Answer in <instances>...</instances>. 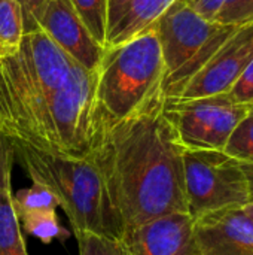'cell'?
Here are the masks:
<instances>
[{"mask_svg":"<svg viewBox=\"0 0 253 255\" xmlns=\"http://www.w3.org/2000/svg\"><path fill=\"white\" fill-rule=\"evenodd\" d=\"M95 84V72L75 63L40 28L24 33L18 52L0 60V133L43 152L91 157L110 121Z\"/></svg>","mask_w":253,"mask_h":255,"instance_id":"cell-1","label":"cell"},{"mask_svg":"<svg viewBox=\"0 0 253 255\" xmlns=\"http://www.w3.org/2000/svg\"><path fill=\"white\" fill-rule=\"evenodd\" d=\"M183 151L163 106L109 121L92 152L125 230L186 211Z\"/></svg>","mask_w":253,"mask_h":255,"instance_id":"cell-2","label":"cell"},{"mask_svg":"<svg viewBox=\"0 0 253 255\" xmlns=\"http://www.w3.org/2000/svg\"><path fill=\"white\" fill-rule=\"evenodd\" d=\"M10 142L15 160L27 176L58 197L75 236L95 235L121 242L125 227L92 157L67 158Z\"/></svg>","mask_w":253,"mask_h":255,"instance_id":"cell-3","label":"cell"},{"mask_svg":"<svg viewBox=\"0 0 253 255\" xmlns=\"http://www.w3.org/2000/svg\"><path fill=\"white\" fill-rule=\"evenodd\" d=\"M95 76L98 106L112 121L163 106L166 66L155 28L106 46Z\"/></svg>","mask_w":253,"mask_h":255,"instance_id":"cell-4","label":"cell"},{"mask_svg":"<svg viewBox=\"0 0 253 255\" xmlns=\"http://www.w3.org/2000/svg\"><path fill=\"white\" fill-rule=\"evenodd\" d=\"M239 25L209 21L183 0H176L154 25L166 66L164 100L177 97Z\"/></svg>","mask_w":253,"mask_h":255,"instance_id":"cell-5","label":"cell"},{"mask_svg":"<svg viewBox=\"0 0 253 255\" xmlns=\"http://www.w3.org/2000/svg\"><path fill=\"white\" fill-rule=\"evenodd\" d=\"M183 176L186 211L192 220L253 203V166L224 151L185 149Z\"/></svg>","mask_w":253,"mask_h":255,"instance_id":"cell-6","label":"cell"},{"mask_svg":"<svg viewBox=\"0 0 253 255\" xmlns=\"http://www.w3.org/2000/svg\"><path fill=\"white\" fill-rule=\"evenodd\" d=\"M252 105L237 103L227 94L198 99H166L163 114L185 149L224 151Z\"/></svg>","mask_w":253,"mask_h":255,"instance_id":"cell-7","label":"cell"},{"mask_svg":"<svg viewBox=\"0 0 253 255\" xmlns=\"http://www.w3.org/2000/svg\"><path fill=\"white\" fill-rule=\"evenodd\" d=\"M253 60V19L242 22L185 84L177 97L198 99L227 94Z\"/></svg>","mask_w":253,"mask_h":255,"instance_id":"cell-8","label":"cell"},{"mask_svg":"<svg viewBox=\"0 0 253 255\" xmlns=\"http://www.w3.org/2000/svg\"><path fill=\"white\" fill-rule=\"evenodd\" d=\"M125 255H198L194 220L188 212L154 218L124 232Z\"/></svg>","mask_w":253,"mask_h":255,"instance_id":"cell-9","label":"cell"},{"mask_svg":"<svg viewBox=\"0 0 253 255\" xmlns=\"http://www.w3.org/2000/svg\"><path fill=\"white\" fill-rule=\"evenodd\" d=\"M37 27L75 63L95 72L104 48L91 36L69 0H48Z\"/></svg>","mask_w":253,"mask_h":255,"instance_id":"cell-10","label":"cell"},{"mask_svg":"<svg viewBox=\"0 0 253 255\" xmlns=\"http://www.w3.org/2000/svg\"><path fill=\"white\" fill-rule=\"evenodd\" d=\"M198 255H253V221L245 208H225L194 220Z\"/></svg>","mask_w":253,"mask_h":255,"instance_id":"cell-11","label":"cell"},{"mask_svg":"<svg viewBox=\"0 0 253 255\" xmlns=\"http://www.w3.org/2000/svg\"><path fill=\"white\" fill-rule=\"evenodd\" d=\"M176 0H107L106 46L119 45L148 30Z\"/></svg>","mask_w":253,"mask_h":255,"instance_id":"cell-12","label":"cell"},{"mask_svg":"<svg viewBox=\"0 0 253 255\" xmlns=\"http://www.w3.org/2000/svg\"><path fill=\"white\" fill-rule=\"evenodd\" d=\"M12 190H0V255H28Z\"/></svg>","mask_w":253,"mask_h":255,"instance_id":"cell-13","label":"cell"},{"mask_svg":"<svg viewBox=\"0 0 253 255\" xmlns=\"http://www.w3.org/2000/svg\"><path fill=\"white\" fill-rule=\"evenodd\" d=\"M24 33L21 1L0 0V60L18 52Z\"/></svg>","mask_w":253,"mask_h":255,"instance_id":"cell-14","label":"cell"},{"mask_svg":"<svg viewBox=\"0 0 253 255\" xmlns=\"http://www.w3.org/2000/svg\"><path fill=\"white\" fill-rule=\"evenodd\" d=\"M19 221H22L25 233L31 235L33 238L39 239L42 244H51L52 241H66L70 236V232H67L58 221V215L55 211H36L28 212L19 217Z\"/></svg>","mask_w":253,"mask_h":255,"instance_id":"cell-15","label":"cell"},{"mask_svg":"<svg viewBox=\"0 0 253 255\" xmlns=\"http://www.w3.org/2000/svg\"><path fill=\"white\" fill-rule=\"evenodd\" d=\"M91 36L106 48L107 0H69Z\"/></svg>","mask_w":253,"mask_h":255,"instance_id":"cell-16","label":"cell"},{"mask_svg":"<svg viewBox=\"0 0 253 255\" xmlns=\"http://www.w3.org/2000/svg\"><path fill=\"white\" fill-rule=\"evenodd\" d=\"M13 200V208L18 215V218L24 214L28 212H36V211H57L60 208V200L51 191L48 187L42 184H34L30 188L19 190L12 196Z\"/></svg>","mask_w":253,"mask_h":255,"instance_id":"cell-17","label":"cell"},{"mask_svg":"<svg viewBox=\"0 0 253 255\" xmlns=\"http://www.w3.org/2000/svg\"><path fill=\"white\" fill-rule=\"evenodd\" d=\"M224 152L253 166V105L230 136Z\"/></svg>","mask_w":253,"mask_h":255,"instance_id":"cell-18","label":"cell"},{"mask_svg":"<svg viewBox=\"0 0 253 255\" xmlns=\"http://www.w3.org/2000/svg\"><path fill=\"white\" fill-rule=\"evenodd\" d=\"M79 255H125L121 242L95 235H76Z\"/></svg>","mask_w":253,"mask_h":255,"instance_id":"cell-19","label":"cell"},{"mask_svg":"<svg viewBox=\"0 0 253 255\" xmlns=\"http://www.w3.org/2000/svg\"><path fill=\"white\" fill-rule=\"evenodd\" d=\"M249 19H253V0H227L216 22L242 24Z\"/></svg>","mask_w":253,"mask_h":255,"instance_id":"cell-20","label":"cell"},{"mask_svg":"<svg viewBox=\"0 0 253 255\" xmlns=\"http://www.w3.org/2000/svg\"><path fill=\"white\" fill-rule=\"evenodd\" d=\"M15 152L10 139L0 133V190H12V167Z\"/></svg>","mask_w":253,"mask_h":255,"instance_id":"cell-21","label":"cell"},{"mask_svg":"<svg viewBox=\"0 0 253 255\" xmlns=\"http://www.w3.org/2000/svg\"><path fill=\"white\" fill-rule=\"evenodd\" d=\"M233 100L243 105H253V60L246 66L228 91Z\"/></svg>","mask_w":253,"mask_h":255,"instance_id":"cell-22","label":"cell"},{"mask_svg":"<svg viewBox=\"0 0 253 255\" xmlns=\"http://www.w3.org/2000/svg\"><path fill=\"white\" fill-rule=\"evenodd\" d=\"M22 7V18H24V30L33 31L37 30V21L40 18L42 9L48 0H19Z\"/></svg>","mask_w":253,"mask_h":255,"instance_id":"cell-23","label":"cell"},{"mask_svg":"<svg viewBox=\"0 0 253 255\" xmlns=\"http://www.w3.org/2000/svg\"><path fill=\"white\" fill-rule=\"evenodd\" d=\"M245 211H246V214L251 217V220L253 221V203H251V205H248L246 208H245Z\"/></svg>","mask_w":253,"mask_h":255,"instance_id":"cell-24","label":"cell"}]
</instances>
